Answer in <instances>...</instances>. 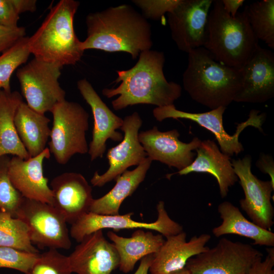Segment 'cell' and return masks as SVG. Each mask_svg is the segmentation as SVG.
I'll use <instances>...</instances> for the list:
<instances>
[{
  "instance_id": "836d02e7",
  "label": "cell",
  "mask_w": 274,
  "mask_h": 274,
  "mask_svg": "<svg viewBox=\"0 0 274 274\" xmlns=\"http://www.w3.org/2000/svg\"><path fill=\"white\" fill-rule=\"evenodd\" d=\"M181 0H134L132 2L142 12L147 19H160L165 13L173 10Z\"/></svg>"
},
{
  "instance_id": "ac0fdd59",
  "label": "cell",
  "mask_w": 274,
  "mask_h": 274,
  "mask_svg": "<svg viewBox=\"0 0 274 274\" xmlns=\"http://www.w3.org/2000/svg\"><path fill=\"white\" fill-rule=\"evenodd\" d=\"M78 89L91 108L94 119L92 140L89 145L88 154L91 161L102 157L108 139L121 142L122 133L117 131L123 125V119L115 114L102 100L91 84L86 79L79 80Z\"/></svg>"
},
{
  "instance_id": "52a82bcc",
  "label": "cell",
  "mask_w": 274,
  "mask_h": 274,
  "mask_svg": "<svg viewBox=\"0 0 274 274\" xmlns=\"http://www.w3.org/2000/svg\"><path fill=\"white\" fill-rule=\"evenodd\" d=\"M262 257L250 244L223 237L214 247L190 258L185 267L191 274H246Z\"/></svg>"
},
{
  "instance_id": "f546056e",
  "label": "cell",
  "mask_w": 274,
  "mask_h": 274,
  "mask_svg": "<svg viewBox=\"0 0 274 274\" xmlns=\"http://www.w3.org/2000/svg\"><path fill=\"white\" fill-rule=\"evenodd\" d=\"M28 39L26 36L22 38L0 55V90L11 91L10 80L13 72L27 60L30 54Z\"/></svg>"
},
{
  "instance_id": "2e32d148",
  "label": "cell",
  "mask_w": 274,
  "mask_h": 274,
  "mask_svg": "<svg viewBox=\"0 0 274 274\" xmlns=\"http://www.w3.org/2000/svg\"><path fill=\"white\" fill-rule=\"evenodd\" d=\"M242 82L234 101L262 103L274 96V54L259 45L241 68Z\"/></svg>"
},
{
  "instance_id": "f1b7e54d",
  "label": "cell",
  "mask_w": 274,
  "mask_h": 274,
  "mask_svg": "<svg viewBox=\"0 0 274 274\" xmlns=\"http://www.w3.org/2000/svg\"><path fill=\"white\" fill-rule=\"evenodd\" d=\"M0 246L39 253L31 243L27 226L22 220L0 211Z\"/></svg>"
},
{
  "instance_id": "3957f363",
  "label": "cell",
  "mask_w": 274,
  "mask_h": 274,
  "mask_svg": "<svg viewBox=\"0 0 274 274\" xmlns=\"http://www.w3.org/2000/svg\"><path fill=\"white\" fill-rule=\"evenodd\" d=\"M188 54L182 82L191 98L211 110L226 108L234 101L242 85L241 68L216 61L203 47Z\"/></svg>"
},
{
  "instance_id": "ab89813d",
  "label": "cell",
  "mask_w": 274,
  "mask_h": 274,
  "mask_svg": "<svg viewBox=\"0 0 274 274\" xmlns=\"http://www.w3.org/2000/svg\"><path fill=\"white\" fill-rule=\"evenodd\" d=\"M224 9L231 16L234 17L238 9L244 3L243 0H221Z\"/></svg>"
},
{
  "instance_id": "8992f818",
  "label": "cell",
  "mask_w": 274,
  "mask_h": 274,
  "mask_svg": "<svg viewBox=\"0 0 274 274\" xmlns=\"http://www.w3.org/2000/svg\"><path fill=\"white\" fill-rule=\"evenodd\" d=\"M53 116L49 149L56 161L66 164L76 154L88 152L86 133L89 128V115L79 103L64 100L50 112Z\"/></svg>"
},
{
  "instance_id": "6da1fadb",
  "label": "cell",
  "mask_w": 274,
  "mask_h": 274,
  "mask_svg": "<svg viewBox=\"0 0 274 274\" xmlns=\"http://www.w3.org/2000/svg\"><path fill=\"white\" fill-rule=\"evenodd\" d=\"M87 38L81 41L84 51L97 49L124 52L135 59L153 45L150 24L131 6L123 4L89 14L86 19Z\"/></svg>"
},
{
  "instance_id": "277c9868",
  "label": "cell",
  "mask_w": 274,
  "mask_h": 274,
  "mask_svg": "<svg viewBox=\"0 0 274 274\" xmlns=\"http://www.w3.org/2000/svg\"><path fill=\"white\" fill-rule=\"evenodd\" d=\"M79 2L61 0L52 7L36 31L28 39L30 54L60 68L75 65L83 51L74 28Z\"/></svg>"
},
{
  "instance_id": "83f0119b",
  "label": "cell",
  "mask_w": 274,
  "mask_h": 274,
  "mask_svg": "<svg viewBox=\"0 0 274 274\" xmlns=\"http://www.w3.org/2000/svg\"><path fill=\"white\" fill-rule=\"evenodd\" d=\"M251 28L259 40L274 49V1L262 0L246 6Z\"/></svg>"
},
{
  "instance_id": "8d00e7d4",
  "label": "cell",
  "mask_w": 274,
  "mask_h": 274,
  "mask_svg": "<svg viewBox=\"0 0 274 274\" xmlns=\"http://www.w3.org/2000/svg\"><path fill=\"white\" fill-rule=\"evenodd\" d=\"M266 250L265 259L257 261L246 274H274V248L267 247Z\"/></svg>"
},
{
  "instance_id": "484cf974",
  "label": "cell",
  "mask_w": 274,
  "mask_h": 274,
  "mask_svg": "<svg viewBox=\"0 0 274 274\" xmlns=\"http://www.w3.org/2000/svg\"><path fill=\"white\" fill-rule=\"evenodd\" d=\"M152 160L147 157L132 170H126L116 180L114 187L103 196L93 199L89 212L102 215H115L123 201L131 196L145 179Z\"/></svg>"
},
{
  "instance_id": "44dd1931",
  "label": "cell",
  "mask_w": 274,
  "mask_h": 274,
  "mask_svg": "<svg viewBox=\"0 0 274 274\" xmlns=\"http://www.w3.org/2000/svg\"><path fill=\"white\" fill-rule=\"evenodd\" d=\"M187 234L182 232L166 237L158 251L153 255L149 272L151 274H165L185 267L191 258L205 252L211 239L209 234L193 236L186 241Z\"/></svg>"
},
{
  "instance_id": "4316f807",
  "label": "cell",
  "mask_w": 274,
  "mask_h": 274,
  "mask_svg": "<svg viewBox=\"0 0 274 274\" xmlns=\"http://www.w3.org/2000/svg\"><path fill=\"white\" fill-rule=\"evenodd\" d=\"M22 101L18 91L0 90V158L8 155L24 159L30 157L17 134L14 122L17 109Z\"/></svg>"
},
{
  "instance_id": "603a6c76",
  "label": "cell",
  "mask_w": 274,
  "mask_h": 274,
  "mask_svg": "<svg viewBox=\"0 0 274 274\" xmlns=\"http://www.w3.org/2000/svg\"><path fill=\"white\" fill-rule=\"evenodd\" d=\"M107 236L112 242L118 253L119 268L123 273H128L136 263L144 257L156 253L164 242L161 234L144 229H137L130 237H124L113 231H108Z\"/></svg>"
},
{
  "instance_id": "4dcf8cb0",
  "label": "cell",
  "mask_w": 274,
  "mask_h": 274,
  "mask_svg": "<svg viewBox=\"0 0 274 274\" xmlns=\"http://www.w3.org/2000/svg\"><path fill=\"white\" fill-rule=\"evenodd\" d=\"M10 158H0V211L16 217L24 197L11 182L8 173Z\"/></svg>"
},
{
  "instance_id": "d590c367",
  "label": "cell",
  "mask_w": 274,
  "mask_h": 274,
  "mask_svg": "<svg viewBox=\"0 0 274 274\" xmlns=\"http://www.w3.org/2000/svg\"><path fill=\"white\" fill-rule=\"evenodd\" d=\"M19 15L14 0H0V25L7 27L17 26Z\"/></svg>"
},
{
  "instance_id": "cb8c5ba5",
  "label": "cell",
  "mask_w": 274,
  "mask_h": 274,
  "mask_svg": "<svg viewBox=\"0 0 274 274\" xmlns=\"http://www.w3.org/2000/svg\"><path fill=\"white\" fill-rule=\"evenodd\" d=\"M218 212L222 222L212 229L215 236L237 235L252 239L254 245L274 247V233L248 220L231 202L228 201L221 202L218 207Z\"/></svg>"
},
{
  "instance_id": "4fadbf2b",
  "label": "cell",
  "mask_w": 274,
  "mask_h": 274,
  "mask_svg": "<svg viewBox=\"0 0 274 274\" xmlns=\"http://www.w3.org/2000/svg\"><path fill=\"white\" fill-rule=\"evenodd\" d=\"M212 0H181L168 13L172 39L178 48L186 53L203 47Z\"/></svg>"
},
{
  "instance_id": "5bb4252c",
  "label": "cell",
  "mask_w": 274,
  "mask_h": 274,
  "mask_svg": "<svg viewBox=\"0 0 274 274\" xmlns=\"http://www.w3.org/2000/svg\"><path fill=\"white\" fill-rule=\"evenodd\" d=\"M142 125V120L136 112L125 117L120 128L124 133L123 140L118 145L108 150L107 158L109 167L101 175L97 171L94 173L90 180L93 186L102 187L115 180L128 167L139 165L147 157L139 139V131Z\"/></svg>"
},
{
  "instance_id": "7c38bea8",
  "label": "cell",
  "mask_w": 274,
  "mask_h": 274,
  "mask_svg": "<svg viewBox=\"0 0 274 274\" xmlns=\"http://www.w3.org/2000/svg\"><path fill=\"white\" fill-rule=\"evenodd\" d=\"M231 162L245 194L239 200L241 209L252 222L270 230L274 223V209L271 202L274 185L270 180L262 181L253 174L250 155L232 159Z\"/></svg>"
},
{
  "instance_id": "ffe728a7",
  "label": "cell",
  "mask_w": 274,
  "mask_h": 274,
  "mask_svg": "<svg viewBox=\"0 0 274 274\" xmlns=\"http://www.w3.org/2000/svg\"><path fill=\"white\" fill-rule=\"evenodd\" d=\"M48 148L41 153L24 159L17 156L10 158L8 165L9 178L23 197L53 204V195L45 177L43 163L50 157Z\"/></svg>"
},
{
  "instance_id": "30bf717a",
  "label": "cell",
  "mask_w": 274,
  "mask_h": 274,
  "mask_svg": "<svg viewBox=\"0 0 274 274\" xmlns=\"http://www.w3.org/2000/svg\"><path fill=\"white\" fill-rule=\"evenodd\" d=\"M60 69L34 58L17 70L22 94L30 108L45 114L65 99V91L58 82Z\"/></svg>"
},
{
  "instance_id": "9a60e30c",
  "label": "cell",
  "mask_w": 274,
  "mask_h": 274,
  "mask_svg": "<svg viewBox=\"0 0 274 274\" xmlns=\"http://www.w3.org/2000/svg\"><path fill=\"white\" fill-rule=\"evenodd\" d=\"M179 136L176 129L162 132L156 126L139 133L140 142L148 157L180 170L193 162L195 154L192 151L198 148L201 141L195 137L185 143L179 139Z\"/></svg>"
},
{
  "instance_id": "9c48e42d",
  "label": "cell",
  "mask_w": 274,
  "mask_h": 274,
  "mask_svg": "<svg viewBox=\"0 0 274 274\" xmlns=\"http://www.w3.org/2000/svg\"><path fill=\"white\" fill-rule=\"evenodd\" d=\"M226 108L220 107L204 113H193L177 110L174 105L157 107L153 114L158 121L167 118L186 119L196 122L213 133L220 146V151L229 156L237 155L244 150L239 136L242 131L248 126H253L262 131V125L265 121L266 114L259 111L252 110L248 119L238 124L233 135L229 134L225 130L223 123V115Z\"/></svg>"
},
{
  "instance_id": "d4e9b609",
  "label": "cell",
  "mask_w": 274,
  "mask_h": 274,
  "mask_svg": "<svg viewBox=\"0 0 274 274\" xmlns=\"http://www.w3.org/2000/svg\"><path fill=\"white\" fill-rule=\"evenodd\" d=\"M14 122L19 139L30 157L40 154L46 148L51 129L50 119L45 114L35 111L23 101L17 109Z\"/></svg>"
},
{
  "instance_id": "b9f144b4",
  "label": "cell",
  "mask_w": 274,
  "mask_h": 274,
  "mask_svg": "<svg viewBox=\"0 0 274 274\" xmlns=\"http://www.w3.org/2000/svg\"><path fill=\"white\" fill-rule=\"evenodd\" d=\"M165 274H191L188 269L184 267L183 269L170 272Z\"/></svg>"
},
{
  "instance_id": "8fae6325",
  "label": "cell",
  "mask_w": 274,
  "mask_h": 274,
  "mask_svg": "<svg viewBox=\"0 0 274 274\" xmlns=\"http://www.w3.org/2000/svg\"><path fill=\"white\" fill-rule=\"evenodd\" d=\"M157 218L151 223L135 221L131 218L133 213L123 215H102L88 212L72 224L70 234L77 242L97 230L110 228L114 231L124 229H144L154 230L166 238L183 231V228L169 216L163 201L157 204Z\"/></svg>"
},
{
  "instance_id": "ba28073f",
  "label": "cell",
  "mask_w": 274,
  "mask_h": 274,
  "mask_svg": "<svg viewBox=\"0 0 274 274\" xmlns=\"http://www.w3.org/2000/svg\"><path fill=\"white\" fill-rule=\"evenodd\" d=\"M15 217L27 226L33 245L48 249L67 250L71 248L67 222L52 205L24 197Z\"/></svg>"
},
{
  "instance_id": "e575fe53",
  "label": "cell",
  "mask_w": 274,
  "mask_h": 274,
  "mask_svg": "<svg viewBox=\"0 0 274 274\" xmlns=\"http://www.w3.org/2000/svg\"><path fill=\"white\" fill-rule=\"evenodd\" d=\"M25 34L23 27H7L0 25V54L25 37Z\"/></svg>"
},
{
  "instance_id": "74e56055",
  "label": "cell",
  "mask_w": 274,
  "mask_h": 274,
  "mask_svg": "<svg viewBox=\"0 0 274 274\" xmlns=\"http://www.w3.org/2000/svg\"><path fill=\"white\" fill-rule=\"evenodd\" d=\"M256 165L263 174L269 176L270 181L274 185V161L272 156L262 154Z\"/></svg>"
},
{
  "instance_id": "60d3db41",
  "label": "cell",
  "mask_w": 274,
  "mask_h": 274,
  "mask_svg": "<svg viewBox=\"0 0 274 274\" xmlns=\"http://www.w3.org/2000/svg\"><path fill=\"white\" fill-rule=\"evenodd\" d=\"M153 255H149L143 258L141 260L140 265L134 274H148Z\"/></svg>"
},
{
  "instance_id": "5b68a950",
  "label": "cell",
  "mask_w": 274,
  "mask_h": 274,
  "mask_svg": "<svg viewBox=\"0 0 274 274\" xmlns=\"http://www.w3.org/2000/svg\"><path fill=\"white\" fill-rule=\"evenodd\" d=\"M206 28L203 47L217 61L241 68L258 44L247 17L246 10L231 16L221 0L213 1Z\"/></svg>"
},
{
  "instance_id": "e0dca14e",
  "label": "cell",
  "mask_w": 274,
  "mask_h": 274,
  "mask_svg": "<svg viewBox=\"0 0 274 274\" xmlns=\"http://www.w3.org/2000/svg\"><path fill=\"white\" fill-rule=\"evenodd\" d=\"M73 273L111 274L120 258L114 245L99 230L85 236L68 256Z\"/></svg>"
},
{
  "instance_id": "d6986e66",
  "label": "cell",
  "mask_w": 274,
  "mask_h": 274,
  "mask_svg": "<svg viewBox=\"0 0 274 274\" xmlns=\"http://www.w3.org/2000/svg\"><path fill=\"white\" fill-rule=\"evenodd\" d=\"M50 188L53 204L73 224L83 215L89 212L93 200L92 189L85 178L75 172L62 173L51 181Z\"/></svg>"
},
{
  "instance_id": "f35d334b",
  "label": "cell",
  "mask_w": 274,
  "mask_h": 274,
  "mask_svg": "<svg viewBox=\"0 0 274 274\" xmlns=\"http://www.w3.org/2000/svg\"><path fill=\"white\" fill-rule=\"evenodd\" d=\"M20 14L25 12H33L37 9V1L36 0H14Z\"/></svg>"
},
{
  "instance_id": "7402d4cb",
  "label": "cell",
  "mask_w": 274,
  "mask_h": 274,
  "mask_svg": "<svg viewBox=\"0 0 274 274\" xmlns=\"http://www.w3.org/2000/svg\"><path fill=\"white\" fill-rule=\"evenodd\" d=\"M196 150V157L189 166L176 173L167 175V178L169 179L176 174L181 176L193 172L210 174L216 178L220 195L224 198L229 188L238 181L230 157L221 152L215 142L210 140L201 141Z\"/></svg>"
},
{
  "instance_id": "1f68e13d",
  "label": "cell",
  "mask_w": 274,
  "mask_h": 274,
  "mask_svg": "<svg viewBox=\"0 0 274 274\" xmlns=\"http://www.w3.org/2000/svg\"><path fill=\"white\" fill-rule=\"evenodd\" d=\"M68 257L57 249H48L42 254L24 274H72Z\"/></svg>"
},
{
  "instance_id": "d6a6232c",
  "label": "cell",
  "mask_w": 274,
  "mask_h": 274,
  "mask_svg": "<svg viewBox=\"0 0 274 274\" xmlns=\"http://www.w3.org/2000/svg\"><path fill=\"white\" fill-rule=\"evenodd\" d=\"M39 254L0 246V268H11L25 273Z\"/></svg>"
},
{
  "instance_id": "7a4b0ae2",
  "label": "cell",
  "mask_w": 274,
  "mask_h": 274,
  "mask_svg": "<svg viewBox=\"0 0 274 274\" xmlns=\"http://www.w3.org/2000/svg\"><path fill=\"white\" fill-rule=\"evenodd\" d=\"M165 56L163 52L148 50L139 55L136 64L127 70L117 71L114 81L120 83L115 88H104L102 94L111 98L115 110L129 106L149 104L157 107L174 105L181 95L180 85L168 82L163 73Z\"/></svg>"
}]
</instances>
